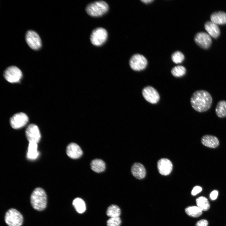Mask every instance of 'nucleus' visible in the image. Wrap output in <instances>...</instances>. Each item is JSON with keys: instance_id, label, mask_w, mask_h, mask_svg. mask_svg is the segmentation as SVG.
<instances>
[{"instance_id": "obj_8", "label": "nucleus", "mask_w": 226, "mask_h": 226, "mask_svg": "<svg viewBox=\"0 0 226 226\" xmlns=\"http://www.w3.org/2000/svg\"><path fill=\"white\" fill-rule=\"evenodd\" d=\"M25 38L27 44L32 49L38 50L41 47V39L35 31L31 30H28L26 34Z\"/></svg>"}, {"instance_id": "obj_6", "label": "nucleus", "mask_w": 226, "mask_h": 226, "mask_svg": "<svg viewBox=\"0 0 226 226\" xmlns=\"http://www.w3.org/2000/svg\"><path fill=\"white\" fill-rule=\"evenodd\" d=\"M129 64L133 70L140 71L145 69L148 64L146 58L142 55L136 54L132 55L130 59Z\"/></svg>"}, {"instance_id": "obj_25", "label": "nucleus", "mask_w": 226, "mask_h": 226, "mask_svg": "<svg viewBox=\"0 0 226 226\" xmlns=\"http://www.w3.org/2000/svg\"><path fill=\"white\" fill-rule=\"evenodd\" d=\"M106 213L107 216L110 218L118 217L121 215V211L118 206L112 204L108 207Z\"/></svg>"}, {"instance_id": "obj_5", "label": "nucleus", "mask_w": 226, "mask_h": 226, "mask_svg": "<svg viewBox=\"0 0 226 226\" xmlns=\"http://www.w3.org/2000/svg\"><path fill=\"white\" fill-rule=\"evenodd\" d=\"M108 33L106 30L102 27L95 28L92 31L90 36L91 43L94 46H99L106 41Z\"/></svg>"}, {"instance_id": "obj_30", "label": "nucleus", "mask_w": 226, "mask_h": 226, "mask_svg": "<svg viewBox=\"0 0 226 226\" xmlns=\"http://www.w3.org/2000/svg\"><path fill=\"white\" fill-rule=\"evenodd\" d=\"M208 221L205 219L200 220L197 222L195 226H208Z\"/></svg>"}, {"instance_id": "obj_29", "label": "nucleus", "mask_w": 226, "mask_h": 226, "mask_svg": "<svg viewBox=\"0 0 226 226\" xmlns=\"http://www.w3.org/2000/svg\"><path fill=\"white\" fill-rule=\"evenodd\" d=\"M202 191V188L200 186H196L193 189L191 194L193 196H195L200 193Z\"/></svg>"}, {"instance_id": "obj_12", "label": "nucleus", "mask_w": 226, "mask_h": 226, "mask_svg": "<svg viewBox=\"0 0 226 226\" xmlns=\"http://www.w3.org/2000/svg\"><path fill=\"white\" fill-rule=\"evenodd\" d=\"M194 40L196 43L200 47L207 49L212 43V39L210 35L205 32H199L195 35Z\"/></svg>"}, {"instance_id": "obj_1", "label": "nucleus", "mask_w": 226, "mask_h": 226, "mask_svg": "<svg viewBox=\"0 0 226 226\" xmlns=\"http://www.w3.org/2000/svg\"><path fill=\"white\" fill-rule=\"evenodd\" d=\"M212 101L210 94L208 91L203 90L194 92L190 100L192 107L196 111L199 112L208 110L211 106Z\"/></svg>"}, {"instance_id": "obj_21", "label": "nucleus", "mask_w": 226, "mask_h": 226, "mask_svg": "<svg viewBox=\"0 0 226 226\" xmlns=\"http://www.w3.org/2000/svg\"><path fill=\"white\" fill-rule=\"evenodd\" d=\"M215 112L220 118L226 117V101L222 100L219 101L215 108Z\"/></svg>"}, {"instance_id": "obj_9", "label": "nucleus", "mask_w": 226, "mask_h": 226, "mask_svg": "<svg viewBox=\"0 0 226 226\" xmlns=\"http://www.w3.org/2000/svg\"><path fill=\"white\" fill-rule=\"evenodd\" d=\"M28 120V117L25 114L20 112L15 114L11 118L10 124L13 129H19L24 126Z\"/></svg>"}, {"instance_id": "obj_3", "label": "nucleus", "mask_w": 226, "mask_h": 226, "mask_svg": "<svg viewBox=\"0 0 226 226\" xmlns=\"http://www.w3.org/2000/svg\"><path fill=\"white\" fill-rule=\"evenodd\" d=\"M107 3L103 1H98L91 3L86 8V11L90 16L100 17L106 13L109 10Z\"/></svg>"}, {"instance_id": "obj_18", "label": "nucleus", "mask_w": 226, "mask_h": 226, "mask_svg": "<svg viewBox=\"0 0 226 226\" xmlns=\"http://www.w3.org/2000/svg\"><path fill=\"white\" fill-rule=\"evenodd\" d=\"M211 21L217 24H226V13L218 11L212 13L210 16Z\"/></svg>"}, {"instance_id": "obj_10", "label": "nucleus", "mask_w": 226, "mask_h": 226, "mask_svg": "<svg viewBox=\"0 0 226 226\" xmlns=\"http://www.w3.org/2000/svg\"><path fill=\"white\" fill-rule=\"evenodd\" d=\"M143 96L148 102L153 104L157 103L160 99L159 95L154 88L151 86L144 87L142 92Z\"/></svg>"}, {"instance_id": "obj_15", "label": "nucleus", "mask_w": 226, "mask_h": 226, "mask_svg": "<svg viewBox=\"0 0 226 226\" xmlns=\"http://www.w3.org/2000/svg\"><path fill=\"white\" fill-rule=\"evenodd\" d=\"M204 27L209 35L214 38H217L220 35V30L218 25L211 21L206 22Z\"/></svg>"}, {"instance_id": "obj_16", "label": "nucleus", "mask_w": 226, "mask_h": 226, "mask_svg": "<svg viewBox=\"0 0 226 226\" xmlns=\"http://www.w3.org/2000/svg\"><path fill=\"white\" fill-rule=\"evenodd\" d=\"M131 171L133 176L138 179H143L146 175L144 166L139 163H134L132 167Z\"/></svg>"}, {"instance_id": "obj_17", "label": "nucleus", "mask_w": 226, "mask_h": 226, "mask_svg": "<svg viewBox=\"0 0 226 226\" xmlns=\"http://www.w3.org/2000/svg\"><path fill=\"white\" fill-rule=\"evenodd\" d=\"M201 142L204 146L211 148L217 147L219 143L218 139L215 136L210 135H206L202 138Z\"/></svg>"}, {"instance_id": "obj_26", "label": "nucleus", "mask_w": 226, "mask_h": 226, "mask_svg": "<svg viewBox=\"0 0 226 226\" xmlns=\"http://www.w3.org/2000/svg\"><path fill=\"white\" fill-rule=\"evenodd\" d=\"M186 69L185 67L182 65H178L173 67L171 70L172 74L175 77H181L184 76L186 73Z\"/></svg>"}, {"instance_id": "obj_32", "label": "nucleus", "mask_w": 226, "mask_h": 226, "mask_svg": "<svg viewBox=\"0 0 226 226\" xmlns=\"http://www.w3.org/2000/svg\"><path fill=\"white\" fill-rule=\"evenodd\" d=\"M153 0H141V1L143 3L145 4H148L152 3L153 2Z\"/></svg>"}, {"instance_id": "obj_24", "label": "nucleus", "mask_w": 226, "mask_h": 226, "mask_svg": "<svg viewBox=\"0 0 226 226\" xmlns=\"http://www.w3.org/2000/svg\"><path fill=\"white\" fill-rule=\"evenodd\" d=\"M186 213L189 216L194 218L200 216L202 211L197 206H192L187 207L185 209Z\"/></svg>"}, {"instance_id": "obj_20", "label": "nucleus", "mask_w": 226, "mask_h": 226, "mask_svg": "<svg viewBox=\"0 0 226 226\" xmlns=\"http://www.w3.org/2000/svg\"><path fill=\"white\" fill-rule=\"evenodd\" d=\"M91 169L96 173H100L105 170V164L102 160L95 159L93 160L90 163Z\"/></svg>"}, {"instance_id": "obj_2", "label": "nucleus", "mask_w": 226, "mask_h": 226, "mask_svg": "<svg viewBox=\"0 0 226 226\" xmlns=\"http://www.w3.org/2000/svg\"><path fill=\"white\" fill-rule=\"evenodd\" d=\"M30 201L32 206L35 209L39 211L44 210L47 204L46 192L41 188H36L31 194Z\"/></svg>"}, {"instance_id": "obj_22", "label": "nucleus", "mask_w": 226, "mask_h": 226, "mask_svg": "<svg viewBox=\"0 0 226 226\" xmlns=\"http://www.w3.org/2000/svg\"><path fill=\"white\" fill-rule=\"evenodd\" d=\"M72 204L76 211L79 213H82L86 210L85 202L81 198L77 197L75 198L73 201Z\"/></svg>"}, {"instance_id": "obj_7", "label": "nucleus", "mask_w": 226, "mask_h": 226, "mask_svg": "<svg viewBox=\"0 0 226 226\" xmlns=\"http://www.w3.org/2000/svg\"><path fill=\"white\" fill-rule=\"evenodd\" d=\"M3 75L5 79L11 83L19 82L22 77L21 70L15 66L8 67L4 71Z\"/></svg>"}, {"instance_id": "obj_11", "label": "nucleus", "mask_w": 226, "mask_h": 226, "mask_svg": "<svg viewBox=\"0 0 226 226\" xmlns=\"http://www.w3.org/2000/svg\"><path fill=\"white\" fill-rule=\"evenodd\" d=\"M25 135L29 142L38 143L41 138V134L38 126L35 124H30L25 130Z\"/></svg>"}, {"instance_id": "obj_14", "label": "nucleus", "mask_w": 226, "mask_h": 226, "mask_svg": "<svg viewBox=\"0 0 226 226\" xmlns=\"http://www.w3.org/2000/svg\"><path fill=\"white\" fill-rule=\"evenodd\" d=\"M83 151L80 147L77 144L72 143L69 144L67 147L66 153L70 158L77 159L83 154Z\"/></svg>"}, {"instance_id": "obj_28", "label": "nucleus", "mask_w": 226, "mask_h": 226, "mask_svg": "<svg viewBox=\"0 0 226 226\" xmlns=\"http://www.w3.org/2000/svg\"><path fill=\"white\" fill-rule=\"evenodd\" d=\"M121 223L119 217L110 218L107 221V226H120Z\"/></svg>"}, {"instance_id": "obj_23", "label": "nucleus", "mask_w": 226, "mask_h": 226, "mask_svg": "<svg viewBox=\"0 0 226 226\" xmlns=\"http://www.w3.org/2000/svg\"><path fill=\"white\" fill-rule=\"evenodd\" d=\"M196 202L197 207L202 211H207L210 208L209 202L208 199L204 196H201L197 198Z\"/></svg>"}, {"instance_id": "obj_31", "label": "nucleus", "mask_w": 226, "mask_h": 226, "mask_svg": "<svg viewBox=\"0 0 226 226\" xmlns=\"http://www.w3.org/2000/svg\"><path fill=\"white\" fill-rule=\"evenodd\" d=\"M218 195V191L216 190H214L211 193L210 195V198L212 200H215L217 199Z\"/></svg>"}, {"instance_id": "obj_27", "label": "nucleus", "mask_w": 226, "mask_h": 226, "mask_svg": "<svg viewBox=\"0 0 226 226\" xmlns=\"http://www.w3.org/2000/svg\"><path fill=\"white\" fill-rule=\"evenodd\" d=\"M171 58L173 62L178 64L184 61L185 56L181 51H176L172 54Z\"/></svg>"}, {"instance_id": "obj_19", "label": "nucleus", "mask_w": 226, "mask_h": 226, "mask_svg": "<svg viewBox=\"0 0 226 226\" xmlns=\"http://www.w3.org/2000/svg\"><path fill=\"white\" fill-rule=\"evenodd\" d=\"M27 153V157L30 160H35L39 156V153L37 150V143L34 142H29Z\"/></svg>"}, {"instance_id": "obj_13", "label": "nucleus", "mask_w": 226, "mask_h": 226, "mask_svg": "<svg viewBox=\"0 0 226 226\" xmlns=\"http://www.w3.org/2000/svg\"><path fill=\"white\" fill-rule=\"evenodd\" d=\"M157 167L160 174L164 175H167L171 172L173 165L171 162L168 159L162 158L159 160L158 162Z\"/></svg>"}, {"instance_id": "obj_4", "label": "nucleus", "mask_w": 226, "mask_h": 226, "mask_svg": "<svg viewBox=\"0 0 226 226\" xmlns=\"http://www.w3.org/2000/svg\"><path fill=\"white\" fill-rule=\"evenodd\" d=\"M5 221L8 226H21L23 222V217L19 211L11 208L6 212Z\"/></svg>"}]
</instances>
